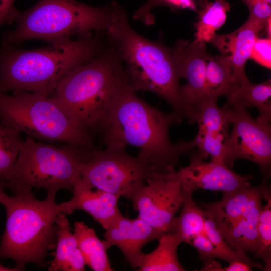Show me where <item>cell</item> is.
I'll list each match as a JSON object with an SVG mask.
<instances>
[{
	"label": "cell",
	"instance_id": "obj_28",
	"mask_svg": "<svg viewBox=\"0 0 271 271\" xmlns=\"http://www.w3.org/2000/svg\"><path fill=\"white\" fill-rule=\"evenodd\" d=\"M263 198L267 201L260 212L257 223V248L255 256L264 263L263 270L271 269V196L270 188L264 192Z\"/></svg>",
	"mask_w": 271,
	"mask_h": 271
},
{
	"label": "cell",
	"instance_id": "obj_4",
	"mask_svg": "<svg viewBox=\"0 0 271 271\" xmlns=\"http://www.w3.org/2000/svg\"><path fill=\"white\" fill-rule=\"evenodd\" d=\"M125 80L117 53L98 55L70 71L51 94L83 128L100 133Z\"/></svg>",
	"mask_w": 271,
	"mask_h": 271
},
{
	"label": "cell",
	"instance_id": "obj_40",
	"mask_svg": "<svg viewBox=\"0 0 271 271\" xmlns=\"http://www.w3.org/2000/svg\"><path fill=\"white\" fill-rule=\"evenodd\" d=\"M7 187L6 183L0 179V198L5 193L4 189Z\"/></svg>",
	"mask_w": 271,
	"mask_h": 271
},
{
	"label": "cell",
	"instance_id": "obj_1",
	"mask_svg": "<svg viewBox=\"0 0 271 271\" xmlns=\"http://www.w3.org/2000/svg\"><path fill=\"white\" fill-rule=\"evenodd\" d=\"M181 121L174 112H164L143 101L125 80L100 132L101 140L106 147L133 146L151 172L169 173L181 167V157L190 155L195 148L193 139L177 144L171 141V125Z\"/></svg>",
	"mask_w": 271,
	"mask_h": 271
},
{
	"label": "cell",
	"instance_id": "obj_29",
	"mask_svg": "<svg viewBox=\"0 0 271 271\" xmlns=\"http://www.w3.org/2000/svg\"><path fill=\"white\" fill-rule=\"evenodd\" d=\"M203 211L204 234L220 252L221 259L228 262L235 260L242 261L255 265L258 268H262L261 264L252 262L247 256L246 253L232 248L219 230L211 214L204 209Z\"/></svg>",
	"mask_w": 271,
	"mask_h": 271
},
{
	"label": "cell",
	"instance_id": "obj_20",
	"mask_svg": "<svg viewBox=\"0 0 271 271\" xmlns=\"http://www.w3.org/2000/svg\"><path fill=\"white\" fill-rule=\"evenodd\" d=\"M263 194L255 199L243 216L223 236L233 249L245 253H255L258 242V219L262 207Z\"/></svg>",
	"mask_w": 271,
	"mask_h": 271
},
{
	"label": "cell",
	"instance_id": "obj_30",
	"mask_svg": "<svg viewBox=\"0 0 271 271\" xmlns=\"http://www.w3.org/2000/svg\"><path fill=\"white\" fill-rule=\"evenodd\" d=\"M228 134L211 133L198 129L193 140L198 151L210 157L211 160L223 162L224 143Z\"/></svg>",
	"mask_w": 271,
	"mask_h": 271
},
{
	"label": "cell",
	"instance_id": "obj_15",
	"mask_svg": "<svg viewBox=\"0 0 271 271\" xmlns=\"http://www.w3.org/2000/svg\"><path fill=\"white\" fill-rule=\"evenodd\" d=\"M262 30L245 21L231 33L223 35L215 34L209 42L228 61L234 84H242L250 81L245 75V65L250 57L257 35Z\"/></svg>",
	"mask_w": 271,
	"mask_h": 271
},
{
	"label": "cell",
	"instance_id": "obj_19",
	"mask_svg": "<svg viewBox=\"0 0 271 271\" xmlns=\"http://www.w3.org/2000/svg\"><path fill=\"white\" fill-rule=\"evenodd\" d=\"M226 96L229 104L256 108L259 111L256 121L264 125L270 124V79L259 84L250 81L242 84L233 83Z\"/></svg>",
	"mask_w": 271,
	"mask_h": 271
},
{
	"label": "cell",
	"instance_id": "obj_36",
	"mask_svg": "<svg viewBox=\"0 0 271 271\" xmlns=\"http://www.w3.org/2000/svg\"><path fill=\"white\" fill-rule=\"evenodd\" d=\"M15 0H0V26L11 24L19 12L14 7Z\"/></svg>",
	"mask_w": 271,
	"mask_h": 271
},
{
	"label": "cell",
	"instance_id": "obj_12",
	"mask_svg": "<svg viewBox=\"0 0 271 271\" xmlns=\"http://www.w3.org/2000/svg\"><path fill=\"white\" fill-rule=\"evenodd\" d=\"M208 157L197 151L190 154L189 164L174 172L183 187L193 192L198 189L220 191L223 194L235 191L250 185L252 175H242L232 171L223 162L204 160Z\"/></svg>",
	"mask_w": 271,
	"mask_h": 271
},
{
	"label": "cell",
	"instance_id": "obj_14",
	"mask_svg": "<svg viewBox=\"0 0 271 271\" xmlns=\"http://www.w3.org/2000/svg\"><path fill=\"white\" fill-rule=\"evenodd\" d=\"M164 234L139 217L129 219L120 214L105 229L103 242L107 249L118 247L130 266L137 269L143 258V246Z\"/></svg>",
	"mask_w": 271,
	"mask_h": 271
},
{
	"label": "cell",
	"instance_id": "obj_41",
	"mask_svg": "<svg viewBox=\"0 0 271 271\" xmlns=\"http://www.w3.org/2000/svg\"><path fill=\"white\" fill-rule=\"evenodd\" d=\"M216 1H221V2L225 1V0H216Z\"/></svg>",
	"mask_w": 271,
	"mask_h": 271
},
{
	"label": "cell",
	"instance_id": "obj_31",
	"mask_svg": "<svg viewBox=\"0 0 271 271\" xmlns=\"http://www.w3.org/2000/svg\"><path fill=\"white\" fill-rule=\"evenodd\" d=\"M189 244L198 251L199 258L204 263L215 258H222L220 252L204 233L199 234L191 239Z\"/></svg>",
	"mask_w": 271,
	"mask_h": 271
},
{
	"label": "cell",
	"instance_id": "obj_26",
	"mask_svg": "<svg viewBox=\"0 0 271 271\" xmlns=\"http://www.w3.org/2000/svg\"><path fill=\"white\" fill-rule=\"evenodd\" d=\"M205 83L206 96L218 99L228 93L233 83L229 63L223 56L208 53Z\"/></svg>",
	"mask_w": 271,
	"mask_h": 271
},
{
	"label": "cell",
	"instance_id": "obj_34",
	"mask_svg": "<svg viewBox=\"0 0 271 271\" xmlns=\"http://www.w3.org/2000/svg\"><path fill=\"white\" fill-rule=\"evenodd\" d=\"M252 267L258 268L255 265L240 260H235L229 262V264L225 267H222L220 264L212 259L204 264L200 269L204 271H250Z\"/></svg>",
	"mask_w": 271,
	"mask_h": 271
},
{
	"label": "cell",
	"instance_id": "obj_5",
	"mask_svg": "<svg viewBox=\"0 0 271 271\" xmlns=\"http://www.w3.org/2000/svg\"><path fill=\"white\" fill-rule=\"evenodd\" d=\"M55 195L47 194L43 200L37 199L31 191L2 195L0 203L5 207L7 221L1 237L0 258H11L24 270L30 262L45 267L48 251L56 247V219L63 212Z\"/></svg>",
	"mask_w": 271,
	"mask_h": 271
},
{
	"label": "cell",
	"instance_id": "obj_16",
	"mask_svg": "<svg viewBox=\"0 0 271 271\" xmlns=\"http://www.w3.org/2000/svg\"><path fill=\"white\" fill-rule=\"evenodd\" d=\"M93 189L80 178L73 186L71 199L60 203L62 212L70 214L77 209L83 210L105 229L121 214L117 205L120 197L100 189Z\"/></svg>",
	"mask_w": 271,
	"mask_h": 271
},
{
	"label": "cell",
	"instance_id": "obj_25",
	"mask_svg": "<svg viewBox=\"0 0 271 271\" xmlns=\"http://www.w3.org/2000/svg\"><path fill=\"white\" fill-rule=\"evenodd\" d=\"M193 193H189L184 201L181 210L176 217L174 224L168 232L180 242L189 244L196 236L204 233L203 209L195 203Z\"/></svg>",
	"mask_w": 271,
	"mask_h": 271
},
{
	"label": "cell",
	"instance_id": "obj_3",
	"mask_svg": "<svg viewBox=\"0 0 271 271\" xmlns=\"http://www.w3.org/2000/svg\"><path fill=\"white\" fill-rule=\"evenodd\" d=\"M102 42L91 35L34 50L2 44L0 93L25 91L50 95L71 70L100 54Z\"/></svg>",
	"mask_w": 271,
	"mask_h": 271
},
{
	"label": "cell",
	"instance_id": "obj_22",
	"mask_svg": "<svg viewBox=\"0 0 271 271\" xmlns=\"http://www.w3.org/2000/svg\"><path fill=\"white\" fill-rule=\"evenodd\" d=\"M159 243L152 252L144 253L138 271H184L180 263L177 248L180 242L169 232L158 239Z\"/></svg>",
	"mask_w": 271,
	"mask_h": 271
},
{
	"label": "cell",
	"instance_id": "obj_33",
	"mask_svg": "<svg viewBox=\"0 0 271 271\" xmlns=\"http://www.w3.org/2000/svg\"><path fill=\"white\" fill-rule=\"evenodd\" d=\"M247 8L249 10V16L246 22L263 30L271 16L270 4L259 1Z\"/></svg>",
	"mask_w": 271,
	"mask_h": 271
},
{
	"label": "cell",
	"instance_id": "obj_23",
	"mask_svg": "<svg viewBox=\"0 0 271 271\" xmlns=\"http://www.w3.org/2000/svg\"><path fill=\"white\" fill-rule=\"evenodd\" d=\"M217 101L214 97H204L192 111L189 123H197L199 129L208 132L229 134L230 124L227 108L225 105L219 107Z\"/></svg>",
	"mask_w": 271,
	"mask_h": 271
},
{
	"label": "cell",
	"instance_id": "obj_18",
	"mask_svg": "<svg viewBox=\"0 0 271 271\" xmlns=\"http://www.w3.org/2000/svg\"><path fill=\"white\" fill-rule=\"evenodd\" d=\"M57 239L53 259L47 262L50 271L85 270V262L74 233L70 231L66 214L61 213L56 219Z\"/></svg>",
	"mask_w": 271,
	"mask_h": 271
},
{
	"label": "cell",
	"instance_id": "obj_38",
	"mask_svg": "<svg viewBox=\"0 0 271 271\" xmlns=\"http://www.w3.org/2000/svg\"><path fill=\"white\" fill-rule=\"evenodd\" d=\"M23 270L24 269L18 266H16L15 267H13V268H10V267L4 266V265L0 264V270L18 271V270Z\"/></svg>",
	"mask_w": 271,
	"mask_h": 271
},
{
	"label": "cell",
	"instance_id": "obj_27",
	"mask_svg": "<svg viewBox=\"0 0 271 271\" xmlns=\"http://www.w3.org/2000/svg\"><path fill=\"white\" fill-rule=\"evenodd\" d=\"M20 131L0 121V179L6 183L17 161L23 142Z\"/></svg>",
	"mask_w": 271,
	"mask_h": 271
},
{
	"label": "cell",
	"instance_id": "obj_13",
	"mask_svg": "<svg viewBox=\"0 0 271 271\" xmlns=\"http://www.w3.org/2000/svg\"><path fill=\"white\" fill-rule=\"evenodd\" d=\"M171 50L180 78L187 80V83L182 86V94L189 110V119L194 107L206 97V59L208 53L205 42L194 40H179Z\"/></svg>",
	"mask_w": 271,
	"mask_h": 271
},
{
	"label": "cell",
	"instance_id": "obj_2",
	"mask_svg": "<svg viewBox=\"0 0 271 271\" xmlns=\"http://www.w3.org/2000/svg\"><path fill=\"white\" fill-rule=\"evenodd\" d=\"M106 31L125 63L123 72L129 87L134 92L157 94L181 120L187 119L189 110L182 97L180 78L171 49L137 33L128 23L125 11L117 3Z\"/></svg>",
	"mask_w": 271,
	"mask_h": 271
},
{
	"label": "cell",
	"instance_id": "obj_7",
	"mask_svg": "<svg viewBox=\"0 0 271 271\" xmlns=\"http://www.w3.org/2000/svg\"><path fill=\"white\" fill-rule=\"evenodd\" d=\"M95 149L68 144L59 146L27 137L6 186L15 193L30 192L33 188L44 189L47 194H56L60 189L72 191Z\"/></svg>",
	"mask_w": 271,
	"mask_h": 271
},
{
	"label": "cell",
	"instance_id": "obj_21",
	"mask_svg": "<svg viewBox=\"0 0 271 271\" xmlns=\"http://www.w3.org/2000/svg\"><path fill=\"white\" fill-rule=\"evenodd\" d=\"M74 234L85 264L94 271H113L103 241L84 222L76 221Z\"/></svg>",
	"mask_w": 271,
	"mask_h": 271
},
{
	"label": "cell",
	"instance_id": "obj_24",
	"mask_svg": "<svg viewBox=\"0 0 271 271\" xmlns=\"http://www.w3.org/2000/svg\"><path fill=\"white\" fill-rule=\"evenodd\" d=\"M198 17L195 23V42H209L215 31L224 24L230 5L226 1L199 0Z\"/></svg>",
	"mask_w": 271,
	"mask_h": 271
},
{
	"label": "cell",
	"instance_id": "obj_9",
	"mask_svg": "<svg viewBox=\"0 0 271 271\" xmlns=\"http://www.w3.org/2000/svg\"><path fill=\"white\" fill-rule=\"evenodd\" d=\"M152 173L138 156L125 149L93 150L84 165L82 181L87 186L131 201Z\"/></svg>",
	"mask_w": 271,
	"mask_h": 271
},
{
	"label": "cell",
	"instance_id": "obj_39",
	"mask_svg": "<svg viewBox=\"0 0 271 271\" xmlns=\"http://www.w3.org/2000/svg\"><path fill=\"white\" fill-rule=\"evenodd\" d=\"M270 20H271V18H270L267 23H266V26H265V27H266V33H267V36H268V38H271V33H270Z\"/></svg>",
	"mask_w": 271,
	"mask_h": 271
},
{
	"label": "cell",
	"instance_id": "obj_10",
	"mask_svg": "<svg viewBox=\"0 0 271 271\" xmlns=\"http://www.w3.org/2000/svg\"><path fill=\"white\" fill-rule=\"evenodd\" d=\"M232 129L224 143L223 162L231 169L238 159L257 164L262 179L271 175V125H264L252 118L246 108L226 104Z\"/></svg>",
	"mask_w": 271,
	"mask_h": 271
},
{
	"label": "cell",
	"instance_id": "obj_6",
	"mask_svg": "<svg viewBox=\"0 0 271 271\" xmlns=\"http://www.w3.org/2000/svg\"><path fill=\"white\" fill-rule=\"evenodd\" d=\"M115 2L101 7L76 0H39L30 9L18 12L17 27L2 37V44L41 39L49 44L63 43L93 31H106Z\"/></svg>",
	"mask_w": 271,
	"mask_h": 271
},
{
	"label": "cell",
	"instance_id": "obj_8",
	"mask_svg": "<svg viewBox=\"0 0 271 271\" xmlns=\"http://www.w3.org/2000/svg\"><path fill=\"white\" fill-rule=\"evenodd\" d=\"M0 121L35 140L95 149L94 136L49 95L25 91L0 93Z\"/></svg>",
	"mask_w": 271,
	"mask_h": 271
},
{
	"label": "cell",
	"instance_id": "obj_17",
	"mask_svg": "<svg viewBox=\"0 0 271 271\" xmlns=\"http://www.w3.org/2000/svg\"><path fill=\"white\" fill-rule=\"evenodd\" d=\"M263 179L258 186L250 185L235 191L223 194L221 200L212 203H200L212 216L223 236L243 216L255 199L263 195L268 186Z\"/></svg>",
	"mask_w": 271,
	"mask_h": 271
},
{
	"label": "cell",
	"instance_id": "obj_35",
	"mask_svg": "<svg viewBox=\"0 0 271 271\" xmlns=\"http://www.w3.org/2000/svg\"><path fill=\"white\" fill-rule=\"evenodd\" d=\"M161 5H163L162 0H148L134 13L133 18L141 20L147 25H151L155 20L151 10L155 7Z\"/></svg>",
	"mask_w": 271,
	"mask_h": 271
},
{
	"label": "cell",
	"instance_id": "obj_11",
	"mask_svg": "<svg viewBox=\"0 0 271 271\" xmlns=\"http://www.w3.org/2000/svg\"><path fill=\"white\" fill-rule=\"evenodd\" d=\"M174 171L151 173L131 201L133 208L139 212L138 217L164 233L171 229L176 214L187 195L193 193L183 187Z\"/></svg>",
	"mask_w": 271,
	"mask_h": 271
},
{
	"label": "cell",
	"instance_id": "obj_37",
	"mask_svg": "<svg viewBox=\"0 0 271 271\" xmlns=\"http://www.w3.org/2000/svg\"><path fill=\"white\" fill-rule=\"evenodd\" d=\"M259 1L265 2L268 4H270L271 2V0H242V2L245 4L247 7Z\"/></svg>",
	"mask_w": 271,
	"mask_h": 271
},
{
	"label": "cell",
	"instance_id": "obj_32",
	"mask_svg": "<svg viewBox=\"0 0 271 271\" xmlns=\"http://www.w3.org/2000/svg\"><path fill=\"white\" fill-rule=\"evenodd\" d=\"M250 58L260 65L271 68V38H258L255 40Z\"/></svg>",
	"mask_w": 271,
	"mask_h": 271
}]
</instances>
